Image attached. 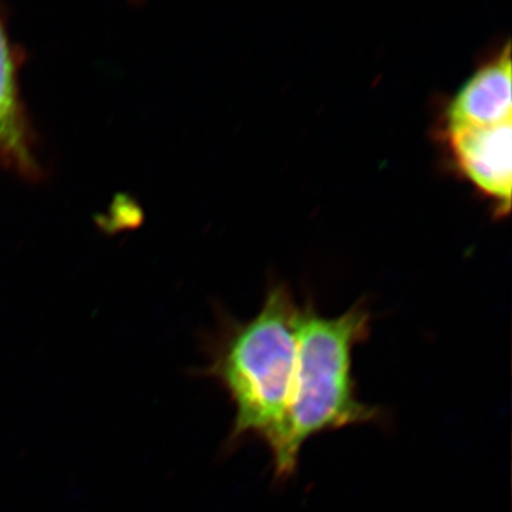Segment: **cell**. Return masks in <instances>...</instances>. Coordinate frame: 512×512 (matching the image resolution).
Masks as SVG:
<instances>
[{
  "label": "cell",
  "mask_w": 512,
  "mask_h": 512,
  "mask_svg": "<svg viewBox=\"0 0 512 512\" xmlns=\"http://www.w3.org/2000/svg\"><path fill=\"white\" fill-rule=\"evenodd\" d=\"M299 316L301 306L289 286L271 285L254 318H225L204 340V365L192 373L217 383L234 407L225 453L255 440L268 447L272 463L281 456L298 363Z\"/></svg>",
  "instance_id": "obj_1"
},
{
  "label": "cell",
  "mask_w": 512,
  "mask_h": 512,
  "mask_svg": "<svg viewBox=\"0 0 512 512\" xmlns=\"http://www.w3.org/2000/svg\"><path fill=\"white\" fill-rule=\"evenodd\" d=\"M372 320L365 301L338 316H323L312 303L301 306L288 429L281 456L272 463L275 481L295 476L302 448L313 437L386 423L382 407L360 399L353 373L355 350L372 335Z\"/></svg>",
  "instance_id": "obj_2"
},
{
  "label": "cell",
  "mask_w": 512,
  "mask_h": 512,
  "mask_svg": "<svg viewBox=\"0 0 512 512\" xmlns=\"http://www.w3.org/2000/svg\"><path fill=\"white\" fill-rule=\"evenodd\" d=\"M458 173L493 204L498 217L511 210L512 121L441 130Z\"/></svg>",
  "instance_id": "obj_3"
},
{
  "label": "cell",
  "mask_w": 512,
  "mask_h": 512,
  "mask_svg": "<svg viewBox=\"0 0 512 512\" xmlns=\"http://www.w3.org/2000/svg\"><path fill=\"white\" fill-rule=\"evenodd\" d=\"M510 43L471 74L443 111L441 130L487 127L512 121Z\"/></svg>",
  "instance_id": "obj_4"
},
{
  "label": "cell",
  "mask_w": 512,
  "mask_h": 512,
  "mask_svg": "<svg viewBox=\"0 0 512 512\" xmlns=\"http://www.w3.org/2000/svg\"><path fill=\"white\" fill-rule=\"evenodd\" d=\"M0 156L23 171H35L16 86L12 52L0 22Z\"/></svg>",
  "instance_id": "obj_5"
}]
</instances>
